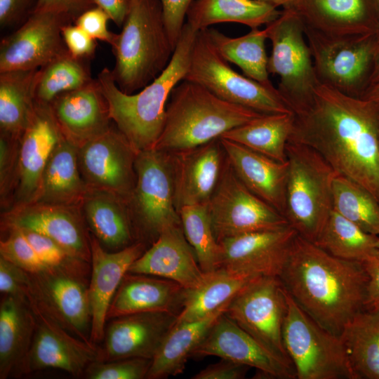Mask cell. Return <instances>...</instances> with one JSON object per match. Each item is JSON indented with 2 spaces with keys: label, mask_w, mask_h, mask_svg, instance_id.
I'll use <instances>...</instances> for the list:
<instances>
[{
  "label": "cell",
  "mask_w": 379,
  "mask_h": 379,
  "mask_svg": "<svg viewBox=\"0 0 379 379\" xmlns=\"http://www.w3.org/2000/svg\"><path fill=\"white\" fill-rule=\"evenodd\" d=\"M226 158L242 183L284 216L288 164L219 138Z\"/></svg>",
  "instance_id": "obj_28"
},
{
  "label": "cell",
  "mask_w": 379,
  "mask_h": 379,
  "mask_svg": "<svg viewBox=\"0 0 379 379\" xmlns=\"http://www.w3.org/2000/svg\"><path fill=\"white\" fill-rule=\"evenodd\" d=\"M294 116L289 140L315 149L379 202V105L319 83Z\"/></svg>",
  "instance_id": "obj_1"
},
{
  "label": "cell",
  "mask_w": 379,
  "mask_h": 379,
  "mask_svg": "<svg viewBox=\"0 0 379 379\" xmlns=\"http://www.w3.org/2000/svg\"><path fill=\"white\" fill-rule=\"evenodd\" d=\"M260 1L270 4L277 8H278L279 6H282L283 8L289 6L293 1V0H260Z\"/></svg>",
  "instance_id": "obj_59"
},
{
  "label": "cell",
  "mask_w": 379,
  "mask_h": 379,
  "mask_svg": "<svg viewBox=\"0 0 379 379\" xmlns=\"http://www.w3.org/2000/svg\"><path fill=\"white\" fill-rule=\"evenodd\" d=\"M81 208L91 234L102 246L119 251L135 243L129 208L123 199L88 189Z\"/></svg>",
  "instance_id": "obj_31"
},
{
  "label": "cell",
  "mask_w": 379,
  "mask_h": 379,
  "mask_svg": "<svg viewBox=\"0 0 379 379\" xmlns=\"http://www.w3.org/2000/svg\"><path fill=\"white\" fill-rule=\"evenodd\" d=\"M248 366L222 359L195 374L193 379H241L245 377Z\"/></svg>",
  "instance_id": "obj_54"
},
{
  "label": "cell",
  "mask_w": 379,
  "mask_h": 379,
  "mask_svg": "<svg viewBox=\"0 0 379 379\" xmlns=\"http://www.w3.org/2000/svg\"><path fill=\"white\" fill-rule=\"evenodd\" d=\"M72 18L55 12H32L0 45V72L40 69L67 51L62 27Z\"/></svg>",
  "instance_id": "obj_17"
},
{
  "label": "cell",
  "mask_w": 379,
  "mask_h": 379,
  "mask_svg": "<svg viewBox=\"0 0 379 379\" xmlns=\"http://www.w3.org/2000/svg\"><path fill=\"white\" fill-rule=\"evenodd\" d=\"M137 153L116 127L78 147L80 172L88 189L105 191L127 203L136 182Z\"/></svg>",
  "instance_id": "obj_15"
},
{
  "label": "cell",
  "mask_w": 379,
  "mask_h": 379,
  "mask_svg": "<svg viewBox=\"0 0 379 379\" xmlns=\"http://www.w3.org/2000/svg\"><path fill=\"white\" fill-rule=\"evenodd\" d=\"M29 274L27 300L72 335L91 343L88 274L50 267Z\"/></svg>",
  "instance_id": "obj_14"
},
{
  "label": "cell",
  "mask_w": 379,
  "mask_h": 379,
  "mask_svg": "<svg viewBox=\"0 0 379 379\" xmlns=\"http://www.w3.org/2000/svg\"><path fill=\"white\" fill-rule=\"evenodd\" d=\"M35 328V314L27 298L4 295L0 304V379L16 375Z\"/></svg>",
  "instance_id": "obj_32"
},
{
  "label": "cell",
  "mask_w": 379,
  "mask_h": 379,
  "mask_svg": "<svg viewBox=\"0 0 379 379\" xmlns=\"http://www.w3.org/2000/svg\"><path fill=\"white\" fill-rule=\"evenodd\" d=\"M293 112L265 114L234 128L225 138L280 162L287 161L286 146L291 135Z\"/></svg>",
  "instance_id": "obj_37"
},
{
  "label": "cell",
  "mask_w": 379,
  "mask_h": 379,
  "mask_svg": "<svg viewBox=\"0 0 379 379\" xmlns=\"http://www.w3.org/2000/svg\"><path fill=\"white\" fill-rule=\"evenodd\" d=\"M62 136L50 105L35 100L29 123L19 139L13 206L34 200L46 164Z\"/></svg>",
  "instance_id": "obj_21"
},
{
  "label": "cell",
  "mask_w": 379,
  "mask_h": 379,
  "mask_svg": "<svg viewBox=\"0 0 379 379\" xmlns=\"http://www.w3.org/2000/svg\"><path fill=\"white\" fill-rule=\"evenodd\" d=\"M333 209L367 233L379 237V202L354 182L337 175L333 185Z\"/></svg>",
  "instance_id": "obj_42"
},
{
  "label": "cell",
  "mask_w": 379,
  "mask_h": 379,
  "mask_svg": "<svg viewBox=\"0 0 379 379\" xmlns=\"http://www.w3.org/2000/svg\"><path fill=\"white\" fill-rule=\"evenodd\" d=\"M287 299L283 341L296 378L357 379L340 336L321 326L288 293Z\"/></svg>",
  "instance_id": "obj_8"
},
{
  "label": "cell",
  "mask_w": 379,
  "mask_h": 379,
  "mask_svg": "<svg viewBox=\"0 0 379 379\" xmlns=\"http://www.w3.org/2000/svg\"><path fill=\"white\" fill-rule=\"evenodd\" d=\"M216 356L256 368L271 378H296L293 366L279 357L222 314L191 357Z\"/></svg>",
  "instance_id": "obj_19"
},
{
  "label": "cell",
  "mask_w": 379,
  "mask_h": 379,
  "mask_svg": "<svg viewBox=\"0 0 379 379\" xmlns=\"http://www.w3.org/2000/svg\"><path fill=\"white\" fill-rule=\"evenodd\" d=\"M197 32L185 22L168 66L136 93L123 92L107 68L98 75L110 119L137 154L154 149L162 133L166 102L173 89L185 79Z\"/></svg>",
  "instance_id": "obj_3"
},
{
  "label": "cell",
  "mask_w": 379,
  "mask_h": 379,
  "mask_svg": "<svg viewBox=\"0 0 379 379\" xmlns=\"http://www.w3.org/2000/svg\"><path fill=\"white\" fill-rule=\"evenodd\" d=\"M152 361L140 357L95 361L88 366L84 376L88 379H143L146 378Z\"/></svg>",
  "instance_id": "obj_45"
},
{
  "label": "cell",
  "mask_w": 379,
  "mask_h": 379,
  "mask_svg": "<svg viewBox=\"0 0 379 379\" xmlns=\"http://www.w3.org/2000/svg\"><path fill=\"white\" fill-rule=\"evenodd\" d=\"M135 186L128 206L135 238L152 244L166 228L182 225L175 205L168 152L150 149L137 154Z\"/></svg>",
  "instance_id": "obj_10"
},
{
  "label": "cell",
  "mask_w": 379,
  "mask_h": 379,
  "mask_svg": "<svg viewBox=\"0 0 379 379\" xmlns=\"http://www.w3.org/2000/svg\"><path fill=\"white\" fill-rule=\"evenodd\" d=\"M207 207L218 242L244 234L289 226L283 215L242 183L227 158Z\"/></svg>",
  "instance_id": "obj_12"
},
{
  "label": "cell",
  "mask_w": 379,
  "mask_h": 379,
  "mask_svg": "<svg viewBox=\"0 0 379 379\" xmlns=\"http://www.w3.org/2000/svg\"><path fill=\"white\" fill-rule=\"evenodd\" d=\"M37 0H0V25L10 27L34 11Z\"/></svg>",
  "instance_id": "obj_52"
},
{
  "label": "cell",
  "mask_w": 379,
  "mask_h": 379,
  "mask_svg": "<svg viewBox=\"0 0 379 379\" xmlns=\"http://www.w3.org/2000/svg\"><path fill=\"white\" fill-rule=\"evenodd\" d=\"M379 105V104H378Z\"/></svg>",
  "instance_id": "obj_62"
},
{
  "label": "cell",
  "mask_w": 379,
  "mask_h": 379,
  "mask_svg": "<svg viewBox=\"0 0 379 379\" xmlns=\"http://www.w3.org/2000/svg\"><path fill=\"white\" fill-rule=\"evenodd\" d=\"M29 302L35 314L36 328L29 350L15 376L46 368L84 376L90 364L100 360V348L74 336L36 305Z\"/></svg>",
  "instance_id": "obj_16"
},
{
  "label": "cell",
  "mask_w": 379,
  "mask_h": 379,
  "mask_svg": "<svg viewBox=\"0 0 379 379\" xmlns=\"http://www.w3.org/2000/svg\"><path fill=\"white\" fill-rule=\"evenodd\" d=\"M62 36L67 51L73 56L86 59L94 54L95 39L76 24L65 25L62 28Z\"/></svg>",
  "instance_id": "obj_51"
},
{
  "label": "cell",
  "mask_w": 379,
  "mask_h": 379,
  "mask_svg": "<svg viewBox=\"0 0 379 379\" xmlns=\"http://www.w3.org/2000/svg\"><path fill=\"white\" fill-rule=\"evenodd\" d=\"M288 7L305 26L328 35L376 34L378 28L375 0H293Z\"/></svg>",
  "instance_id": "obj_26"
},
{
  "label": "cell",
  "mask_w": 379,
  "mask_h": 379,
  "mask_svg": "<svg viewBox=\"0 0 379 379\" xmlns=\"http://www.w3.org/2000/svg\"><path fill=\"white\" fill-rule=\"evenodd\" d=\"M287 307V292L279 277L258 276L233 298L224 314L292 365L283 341Z\"/></svg>",
  "instance_id": "obj_13"
},
{
  "label": "cell",
  "mask_w": 379,
  "mask_h": 379,
  "mask_svg": "<svg viewBox=\"0 0 379 379\" xmlns=\"http://www.w3.org/2000/svg\"><path fill=\"white\" fill-rule=\"evenodd\" d=\"M213 46L227 62L235 64L244 74L265 85H272L267 69L265 28H253L241 36L230 37L215 28L204 29Z\"/></svg>",
  "instance_id": "obj_39"
},
{
  "label": "cell",
  "mask_w": 379,
  "mask_h": 379,
  "mask_svg": "<svg viewBox=\"0 0 379 379\" xmlns=\"http://www.w3.org/2000/svg\"><path fill=\"white\" fill-rule=\"evenodd\" d=\"M378 239L333 209L314 243L338 258L364 262L375 257Z\"/></svg>",
  "instance_id": "obj_40"
},
{
  "label": "cell",
  "mask_w": 379,
  "mask_h": 379,
  "mask_svg": "<svg viewBox=\"0 0 379 379\" xmlns=\"http://www.w3.org/2000/svg\"><path fill=\"white\" fill-rule=\"evenodd\" d=\"M39 69L0 72L1 133L19 140L35 104Z\"/></svg>",
  "instance_id": "obj_36"
},
{
  "label": "cell",
  "mask_w": 379,
  "mask_h": 379,
  "mask_svg": "<svg viewBox=\"0 0 379 379\" xmlns=\"http://www.w3.org/2000/svg\"><path fill=\"white\" fill-rule=\"evenodd\" d=\"M185 236L204 272L218 267L220 246L215 237L207 204L184 206L178 210Z\"/></svg>",
  "instance_id": "obj_43"
},
{
  "label": "cell",
  "mask_w": 379,
  "mask_h": 379,
  "mask_svg": "<svg viewBox=\"0 0 379 379\" xmlns=\"http://www.w3.org/2000/svg\"><path fill=\"white\" fill-rule=\"evenodd\" d=\"M205 273L199 286L185 289L182 307L176 323L198 320L227 306L244 286L258 277L223 267Z\"/></svg>",
  "instance_id": "obj_34"
},
{
  "label": "cell",
  "mask_w": 379,
  "mask_h": 379,
  "mask_svg": "<svg viewBox=\"0 0 379 379\" xmlns=\"http://www.w3.org/2000/svg\"><path fill=\"white\" fill-rule=\"evenodd\" d=\"M104 10L117 26H122L128 15L131 0H93Z\"/></svg>",
  "instance_id": "obj_56"
},
{
  "label": "cell",
  "mask_w": 379,
  "mask_h": 379,
  "mask_svg": "<svg viewBox=\"0 0 379 379\" xmlns=\"http://www.w3.org/2000/svg\"><path fill=\"white\" fill-rule=\"evenodd\" d=\"M375 257L377 258L378 259H379V239H378V241L377 242V245H376V250H375Z\"/></svg>",
  "instance_id": "obj_61"
},
{
  "label": "cell",
  "mask_w": 379,
  "mask_h": 379,
  "mask_svg": "<svg viewBox=\"0 0 379 379\" xmlns=\"http://www.w3.org/2000/svg\"><path fill=\"white\" fill-rule=\"evenodd\" d=\"M162 133L154 149L195 147L262 114L225 101L195 82L182 80L172 91Z\"/></svg>",
  "instance_id": "obj_4"
},
{
  "label": "cell",
  "mask_w": 379,
  "mask_h": 379,
  "mask_svg": "<svg viewBox=\"0 0 379 379\" xmlns=\"http://www.w3.org/2000/svg\"><path fill=\"white\" fill-rule=\"evenodd\" d=\"M177 318L174 313L148 312L111 319L105 331L100 361L153 359Z\"/></svg>",
  "instance_id": "obj_23"
},
{
  "label": "cell",
  "mask_w": 379,
  "mask_h": 379,
  "mask_svg": "<svg viewBox=\"0 0 379 379\" xmlns=\"http://www.w3.org/2000/svg\"><path fill=\"white\" fill-rule=\"evenodd\" d=\"M375 1H376L377 8H378V28L376 35L379 41V0H375Z\"/></svg>",
  "instance_id": "obj_60"
},
{
  "label": "cell",
  "mask_w": 379,
  "mask_h": 379,
  "mask_svg": "<svg viewBox=\"0 0 379 379\" xmlns=\"http://www.w3.org/2000/svg\"><path fill=\"white\" fill-rule=\"evenodd\" d=\"M194 0H160L166 28L175 48L180 37L187 11Z\"/></svg>",
  "instance_id": "obj_50"
},
{
  "label": "cell",
  "mask_w": 379,
  "mask_h": 379,
  "mask_svg": "<svg viewBox=\"0 0 379 379\" xmlns=\"http://www.w3.org/2000/svg\"><path fill=\"white\" fill-rule=\"evenodd\" d=\"M6 231L8 237L0 241L1 257L31 274L46 268L20 230L13 228Z\"/></svg>",
  "instance_id": "obj_46"
},
{
  "label": "cell",
  "mask_w": 379,
  "mask_h": 379,
  "mask_svg": "<svg viewBox=\"0 0 379 379\" xmlns=\"http://www.w3.org/2000/svg\"><path fill=\"white\" fill-rule=\"evenodd\" d=\"M185 80L220 98L262 114L293 112L278 89L241 75L217 52L204 30L196 35Z\"/></svg>",
  "instance_id": "obj_11"
},
{
  "label": "cell",
  "mask_w": 379,
  "mask_h": 379,
  "mask_svg": "<svg viewBox=\"0 0 379 379\" xmlns=\"http://www.w3.org/2000/svg\"><path fill=\"white\" fill-rule=\"evenodd\" d=\"M284 217L302 238L315 242L333 209V185L338 173L313 148L289 140Z\"/></svg>",
  "instance_id": "obj_6"
},
{
  "label": "cell",
  "mask_w": 379,
  "mask_h": 379,
  "mask_svg": "<svg viewBox=\"0 0 379 379\" xmlns=\"http://www.w3.org/2000/svg\"><path fill=\"white\" fill-rule=\"evenodd\" d=\"M91 274L88 297L91 316L90 341L95 345L104 339L105 321L110 303L132 263L145 251V244L136 241L114 252L104 249L89 232Z\"/></svg>",
  "instance_id": "obj_22"
},
{
  "label": "cell",
  "mask_w": 379,
  "mask_h": 379,
  "mask_svg": "<svg viewBox=\"0 0 379 379\" xmlns=\"http://www.w3.org/2000/svg\"><path fill=\"white\" fill-rule=\"evenodd\" d=\"M109 20L110 18L107 13L101 8L95 6L81 13L76 18L75 24L94 39L105 41L112 45L117 34L107 29Z\"/></svg>",
  "instance_id": "obj_49"
},
{
  "label": "cell",
  "mask_w": 379,
  "mask_h": 379,
  "mask_svg": "<svg viewBox=\"0 0 379 379\" xmlns=\"http://www.w3.org/2000/svg\"><path fill=\"white\" fill-rule=\"evenodd\" d=\"M227 305L202 319L175 323L153 358L146 378L161 379L182 373L193 350Z\"/></svg>",
  "instance_id": "obj_33"
},
{
  "label": "cell",
  "mask_w": 379,
  "mask_h": 379,
  "mask_svg": "<svg viewBox=\"0 0 379 379\" xmlns=\"http://www.w3.org/2000/svg\"><path fill=\"white\" fill-rule=\"evenodd\" d=\"M19 140L1 133L0 137V194L1 201L8 203L15 188Z\"/></svg>",
  "instance_id": "obj_47"
},
{
  "label": "cell",
  "mask_w": 379,
  "mask_h": 379,
  "mask_svg": "<svg viewBox=\"0 0 379 379\" xmlns=\"http://www.w3.org/2000/svg\"><path fill=\"white\" fill-rule=\"evenodd\" d=\"M265 28L272 44L268 72L279 77L277 88L293 113L298 112L310 103L319 84L304 23L292 8L286 7Z\"/></svg>",
  "instance_id": "obj_9"
},
{
  "label": "cell",
  "mask_w": 379,
  "mask_h": 379,
  "mask_svg": "<svg viewBox=\"0 0 379 379\" xmlns=\"http://www.w3.org/2000/svg\"><path fill=\"white\" fill-rule=\"evenodd\" d=\"M30 286V274L0 256L1 293L27 298Z\"/></svg>",
  "instance_id": "obj_48"
},
{
  "label": "cell",
  "mask_w": 379,
  "mask_h": 379,
  "mask_svg": "<svg viewBox=\"0 0 379 379\" xmlns=\"http://www.w3.org/2000/svg\"><path fill=\"white\" fill-rule=\"evenodd\" d=\"M1 230L27 229L46 235L77 258L91 263L89 232L81 206L32 202L4 212Z\"/></svg>",
  "instance_id": "obj_18"
},
{
  "label": "cell",
  "mask_w": 379,
  "mask_h": 379,
  "mask_svg": "<svg viewBox=\"0 0 379 379\" xmlns=\"http://www.w3.org/2000/svg\"><path fill=\"white\" fill-rule=\"evenodd\" d=\"M128 272L162 277L190 289L205 277L182 225L164 229L151 246L136 259Z\"/></svg>",
  "instance_id": "obj_25"
},
{
  "label": "cell",
  "mask_w": 379,
  "mask_h": 379,
  "mask_svg": "<svg viewBox=\"0 0 379 379\" xmlns=\"http://www.w3.org/2000/svg\"><path fill=\"white\" fill-rule=\"evenodd\" d=\"M378 81H379V51L378 52L375 60L374 66H373V72L371 76L370 84H369L368 88Z\"/></svg>",
  "instance_id": "obj_58"
},
{
  "label": "cell",
  "mask_w": 379,
  "mask_h": 379,
  "mask_svg": "<svg viewBox=\"0 0 379 379\" xmlns=\"http://www.w3.org/2000/svg\"><path fill=\"white\" fill-rule=\"evenodd\" d=\"M95 6L93 0H37L33 12H55L76 19L84 11Z\"/></svg>",
  "instance_id": "obj_53"
},
{
  "label": "cell",
  "mask_w": 379,
  "mask_h": 379,
  "mask_svg": "<svg viewBox=\"0 0 379 379\" xmlns=\"http://www.w3.org/2000/svg\"><path fill=\"white\" fill-rule=\"evenodd\" d=\"M340 338L357 379H379V310L358 312Z\"/></svg>",
  "instance_id": "obj_38"
},
{
  "label": "cell",
  "mask_w": 379,
  "mask_h": 379,
  "mask_svg": "<svg viewBox=\"0 0 379 379\" xmlns=\"http://www.w3.org/2000/svg\"><path fill=\"white\" fill-rule=\"evenodd\" d=\"M111 46L115 58L112 74L123 92L134 93L156 79L175 50L160 0H131L121 32Z\"/></svg>",
  "instance_id": "obj_5"
},
{
  "label": "cell",
  "mask_w": 379,
  "mask_h": 379,
  "mask_svg": "<svg viewBox=\"0 0 379 379\" xmlns=\"http://www.w3.org/2000/svg\"><path fill=\"white\" fill-rule=\"evenodd\" d=\"M16 229L21 231L46 267L89 273L91 263L77 258L53 239L32 230Z\"/></svg>",
  "instance_id": "obj_44"
},
{
  "label": "cell",
  "mask_w": 379,
  "mask_h": 379,
  "mask_svg": "<svg viewBox=\"0 0 379 379\" xmlns=\"http://www.w3.org/2000/svg\"><path fill=\"white\" fill-rule=\"evenodd\" d=\"M361 98L379 104V81L370 86Z\"/></svg>",
  "instance_id": "obj_57"
},
{
  "label": "cell",
  "mask_w": 379,
  "mask_h": 379,
  "mask_svg": "<svg viewBox=\"0 0 379 379\" xmlns=\"http://www.w3.org/2000/svg\"><path fill=\"white\" fill-rule=\"evenodd\" d=\"M49 105L63 135L78 147L111 128L107 104L97 79L59 94Z\"/></svg>",
  "instance_id": "obj_27"
},
{
  "label": "cell",
  "mask_w": 379,
  "mask_h": 379,
  "mask_svg": "<svg viewBox=\"0 0 379 379\" xmlns=\"http://www.w3.org/2000/svg\"><path fill=\"white\" fill-rule=\"evenodd\" d=\"M279 279L305 312L338 336L365 309L368 277L364 263L335 257L298 234Z\"/></svg>",
  "instance_id": "obj_2"
},
{
  "label": "cell",
  "mask_w": 379,
  "mask_h": 379,
  "mask_svg": "<svg viewBox=\"0 0 379 379\" xmlns=\"http://www.w3.org/2000/svg\"><path fill=\"white\" fill-rule=\"evenodd\" d=\"M297 232L291 227L244 234L218 241V267L279 277Z\"/></svg>",
  "instance_id": "obj_20"
},
{
  "label": "cell",
  "mask_w": 379,
  "mask_h": 379,
  "mask_svg": "<svg viewBox=\"0 0 379 379\" xmlns=\"http://www.w3.org/2000/svg\"><path fill=\"white\" fill-rule=\"evenodd\" d=\"M185 288L162 277L127 272L108 309L107 319L148 312L179 314Z\"/></svg>",
  "instance_id": "obj_29"
},
{
  "label": "cell",
  "mask_w": 379,
  "mask_h": 379,
  "mask_svg": "<svg viewBox=\"0 0 379 379\" xmlns=\"http://www.w3.org/2000/svg\"><path fill=\"white\" fill-rule=\"evenodd\" d=\"M363 263L368 277L365 310H379V259L373 257Z\"/></svg>",
  "instance_id": "obj_55"
},
{
  "label": "cell",
  "mask_w": 379,
  "mask_h": 379,
  "mask_svg": "<svg viewBox=\"0 0 379 379\" xmlns=\"http://www.w3.org/2000/svg\"><path fill=\"white\" fill-rule=\"evenodd\" d=\"M88 190L79 169L78 146L63 135L50 157L30 203L81 206Z\"/></svg>",
  "instance_id": "obj_30"
},
{
  "label": "cell",
  "mask_w": 379,
  "mask_h": 379,
  "mask_svg": "<svg viewBox=\"0 0 379 379\" xmlns=\"http://www.w3.org/2000/svg\"><path fill=\"white\" fill-rule=\"evenodd\" d=\"M280 13L277 7L260 0H194L185 22L198 32L222 22L253 29L269 24Z\"/></svg>",
  "instance_id": "obj_35"
},
{
  "label": "cell",
  "mask_w": 379,
  "mask_h": 379,
  "mask_svg": "<svg viewBox=\"0 0 379 379\" xmlns=\"http://www.w3.org/2000/svg\"><path fill=\"white\" fill-rule=\"evenodd\" d=\"M168 152L178 211L184 206L207 204L218 184L226 161L220 139Z\"/></svg>",
  "instance_id": "obj_24"
},
{
  "label": "cell",
  "mask_w": 379,
  "mask_h": 379,
  "mask_svg": "<svg viewBox=\"0 0 379 379\" xmlns=\"http://www.w3.org/2000/svg\"><path fill=\"white\" fill-rule=\"evenodd\" d=\"M304 32L319 82L361 98L369 86L379 51L376 34L333 36L305 25Z\"/></svg>",
  "instance_id": "obj_7"
},
{
  "label": "cell",
  "mask_w": 379,
  "mask_h": 379,
  "mask_svg": "<svg viewBox=\"0 0 379 379\" xmlns=\"http://www.w3.org/2000/svg\"><path fill=\"white\" fill-rule=\"evenodd\" d=\"M93 80L84 59L67 50L39 69L35 100L50 104L59 94L80 88Z\"/></svg>",
  "instance_id": "obj_41"
}]
</instances>
